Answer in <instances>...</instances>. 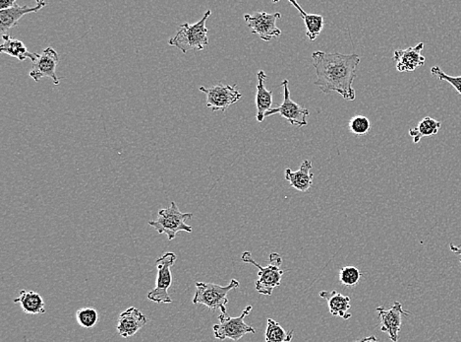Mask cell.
Here are the masks:
<instances>
[{
  "mask_svg": "<svg viewBox=\"0 0 461 342\" xmlns=\"http://www.w3.org/2000/svg\"><path fill=\"white\" fill-rule=\"evenodd\" d=\"M312 59L317 76L315 85L323 93L337 92L345 100H356V92L352 85L360 64L358 55L318 50L313 52Z\"/></svg>",
  "mask_w": 461,
  "mask_h": 342,
  "instance_id": "cell-1",
  "label": "cell"
},
{
  "mask_svg": "<svg viewBox=\"0 0 461 342\" xmlns=\"http://www.w3.org/2000/svg\"><path fill=\"white\" fill-rule=\"evenodd\" d=\"M212 11L207 10L199 22L194 24L184 23L178 29L175 37L171 38L168 44L177 48L183 54H187L189 50H202L209 45L206 23Z\"/></svg>",
  "mask_w": 461,
  "mask_h": 342,
  "instance_id": "cell-2",
  "label": "cell"
},
{
  "mask_svg": "<svg viewBox=\"0 0 461 342\" xmlns=\"http://www.w3.org/2000/svg\"><path fill=\"white\" fill-rule=\"evenodd\" d=\"M243 262L252 264L259 269L258 276L259 279L256 281V290L258 293L265 296H272V291L281 285L282 276L284 271L281 269L282 257L277 252L270 255V264L267 266H261L252 257L250 252H244L241 255Z\"/></svg>",
  "mask_w": 461,
  "mask_h": 342,
  "instance_id": "cell-3",
  "label": "cell"
},
{
  "mask_svg": "<svg viewBox=\"0 0 461 342\" xmlns=\"http://www.w3.org/2000/svg\"><path fill=\"white\" fill-rule=\"evenodd\" d=\"M240 286L238 280L231 279L228 285L221 286L219 284L196 283V292L193 297V304L204 305L211 311H221V314L228 313V294L233 289Z\"/></svg>",
  "mask_w": 461,
  "mask_h": 342,
  "instance_id": "cell-4",
  "label": "cell"
},
{
  "mask_svg": "<svg viewBox=\"0 0 461 342\" xmlns=\"http://www.w3.org/2000/svg\"><path fill=\"white\" fill-rule=\"evenodd\" d=\"M193 218V213H183L175 201L170 202L168 208L159 211L156 220L149 221V225L158 231L159 234H166L168 241L175 239L180 232L192 233V226L187 225L186 221Z\"/></svg>",
  "mask_w": 461,
  "mask_h": 342,
  "instance_id": "cell-5",
  "label": "cell"
},
{
  "mask_svg": "<svg viewBox=\"0 0 461 342\" xmlns=\"http://www.w3.org/2000/svg\"><path fill=\"white\" fill-rule=\"evenodd\" d=\"M177 257L175 252H168L159 257L156 261V269H158V276H156V287L149 292L147 295L148 300L156 304H171L168 288L173 284V276H171V267L175 266Z\"/></svg>",
  "mask_w": 461,
  "mask_h": 342,
  "instance_id": "cell-6",
  "label": "cell"
},
{
  "mask_svg": "<svg viewBox=\"0 0 461 342\" xmlns=\"http://www.w3.org/2000/svg\"><path fill=\"white\" fill-rule=\"evenodd\" d=\"M252 309V306H247L241 313V315L236 318L228 317L226 314L219 315V324L214 325L212 327L214 337L219 339V341L229 339L237 341L246 334H256L254 327L248 326L244 322L246 315H249Z\"/></svg>",
  "mask_w": 461,
  "mask_h": 342,
  "instance_id": "cell-7",
  "label": "cell"
},
{
  "mask_svg": "<svg viewBox=\"0 0 461 342\" xmlns=\"http://www.w3.org/2000/svg\"><path fill=\"white\" fill-rule=\"evenodd\" d=\"M281 87L284 88V101H282L281 105L279 107L272 108L269 112L265 113V117L279 114L284 119L288 120L291 125H296L298 127H306L308 124L307 117L310 115V112L306 108L291 100L287 79H284V81L281 82Z\"/></svg>",
  "mask_w": 461,
  "mask_h": 342,
  "instance_id": "cell-8",
  "label": "cell"
},
{
  "mask_svg": "<svg viewBox=\"0 0 461 342\" xmlns=\"http://www.w3.org/2000/svg\"><path fill=\"white\" fill-rule=\"evenodd\" d=\"M281 18L279 12L267 13L264 11L255 12L254 14H245L244 20L253 34L259 36L261 40L270 42L272 38L281 35V30L277 26V21Z\"/></svg>",
  "mask_w": 461,
  "mask_h": 342,
  "instance_id": "cell-9",
  "label": "cell"
},
{
  "mask_svg": "<svg viewBox=\"0 0 461 342\" xmlns=\"http://www.w3.org/2000/svg\"><path fill=\"white\" fill-rule=\"evenodd\" d=\"M201 92L206 94L207 107L214 112L223 111L226 112L230 106L234 105L242 97L236 85H219L206 88L204 86L199 87Z\"/></svg>",
  "mask_w": 461,
  "mask_h": 342,
  "instance_id": "cell-10",
  "label": "cell"
},
{
  "mask_svg": "<svg viewBox=\"0 0 461 342\" xmlns=\"http://www.w3.org/2000/svg\"><path fill=\"white\" fill-rule=\"evenodd\" d=\"M376 312L381 320V332L388 334L393 342H397L402 329V315H410V313L403 310L400 302H395L388 309H386L385 307H378Z\"/></svg>",
  "mask_w": 461,
  "mask_h": 342,
  "instance_id": "cell-11",
  "label": "cell"
},
{
  "mask_svg": "<svg viewBox=\"0 0 461 342\" xmlns=\"http://www.w3.org/2000/svg\"><path fill=\"white\" fill-rule=\"evenodd\" d=\"M59 64V55L52 47H48L38 57V62L34 64L29 76L34 80L38 82L43 77L52 79L54 85H59L60 77L57 76V64Z\"/></svg>",
  "mask_w": 461,
  "mask_h": 342,
  "instance_id": "cell-12",
  "label": "cell"
},
{
  "mask_svg": "<svg viewBox=\"0 0 461 342\" xmlns=\"http://www.w3.org/2000/svg\"><path fill=\"white\" fill-rule=\"evenodd\" d=\"M148 318L141 311L135 307L128 308L118 317L117 327L118 334L123 339L135 336L140 329H143L148 324Z\"/></svg>",
  "mask_w": 461,
  "mask_h": 342,
  "instance_id": "cell-13",
  "label": "cell"
},
{
  "mask_svg": "<svg viewBox=\"0 0 461 342\" xmlns=\"http://www.w3.org/2000/svg\"><path fill=\"white\" fill-rule=\"evenodd\" d=\"M424 43H419L415 47L405 50H397L393 54V62L400 72H414L418 67L423 66L426 59L422 55Z\"/></svg>",
  "mask_w": 461,
  "mask_h": 342,
  "instance_id": "cell-14",
  "label": "cell"
},
{
  "mask_svg": "<svg viewBox=\"0 0 461 342\" xmlns=\"http://www.w3.org/2000/svg\"><path fill=\"white\" fill-rule=\"evenodd\" d=\"M47 6V2L38 0L37 6L35 7L20 6L16 3L15 6L12 7V8L0 10V30L2 33L7 32L9 29L18 25L19 20L22 17L27 15V14L36 13V12L40 11L41 9Z\"/></svg>",
  "mask_w": 461,
  "mask_h": 342,
  "instance_id": "cell-15",
  "label": "cell"
},
{
  "mask_svg": "<svg viewBox=\"0 0 461 342\" xmlns=\"http://www.w3.org/2000/svg\"><path fill=\"white\" fill-rule=\"evenodd\" d=\"M313 164L311 161L304 160L301 164L299 170L293 171L291 169H286L284 171V178L288 180L291 187L298 192H306L311 189L313 185L314 174L311 172Z\"/></svg>",
  "mask_w": 461,
  "mask_h": 342,
  "instance_id": "cell-16",
  "label": "cell"
},
{
  "mask_svg": "<svg viewBox=\"0 0 461 342\" xmlns=\"http://www.w3.org/2000/svg\"><path fill=\"white\" fill-rule=\"evenodd\" d=\"M320 297L327 301L330 315L334 317L342 318L349 320L351 314L349 313L350 309V297L342 295V293L334 291H321Z\"/></svg>",
  "mask_w": 461,
  "mask_h": 342,
  "instance_id": "cell-17",
  "label": "cell"
},
{
  "mask_svg": "<svg viewBox=\"0 0 461 342\" xmlns=\"http://www.w3.org/2000/svg\"><path fill=\"white\" fill-rule=\"evenodd\" d=\"M257 78V95H256L257 114H256V119L258 122H263L265 119V113L272 109V91L267 90V88H265V81L267 80V74L265 73L264 71L258 72Z\"/></svg>",
  "mask_w": 461,
  "mask_h": 342,
  "instance_id": "cell-18",
  "label": "cell"
},
{
  "mask_svg": "<svg viewBox=\"0 0 461 342\" xmlns=\"http://www.w3.org/2000/svg\"><path fill=\"white\" fill-rule=\"evenodd\" d=\"M3 38V44L0 47V52L1 54L8 55L9 57H15V59L24 62L26 59H31L32 62H38L40 55L37 52H30L24 43L20 40H17L15 38H12L9 35L2 36Z\"/></svg>",
  "mask_w": 461,
  "mask_h": 342,
  "instance_id": "cell-19",
  "label": "cell"
},
{
  "mask_svg": "<svg viewBox=\"0 0 461 342\" xmlns=\"http://www.w3.org/2000/svg\"><path fill=\"white\" fill-rule=\"evenodd\" d=\"M14 303L21 306L25 314L38 315L45 314V304L42 296L36 291L21 290Z\"/></svg>",
  "mask_w": 461,
  "mask_h": 342,
  "instance_id": "cell-20",
  "label": "cell"
},
{
  "mask_svg": "<svg viewBox=\"0 0 461 342\" xmlns=\"http://www.w3.org/2000/svg\"><path fill=\"white\" fill-rule=\"evenodd\" d=\"M291 6L295 7L299 13H300L301 18L303 19L304 24L306 27V36L311 42H314L320 36L322 32L323 26H325V18L323 16L319 15V14H309L303 10L302 7L299 6L296 1H289Z\"/></svg>",
  "mask_w": 461,
  "mask_h": 342,
  "instance_id": "cell-21",
  "label": "cell"
},
{
  "mask_svg": "<svg viewBox=\"0 0 461 342\" xmlns=\"http://www.w3.org/2000/svg\"><path fill=\"white\" fill-rule=\"evenodd\" d=\"M441 127V122L433 117H424L414 129H409V136L414 139V143H418L423 137L434 136L438 134Z\"/></svg>",
  "mask_w": 461,
  "mask_h": 342,
  "instance_id": "cell-22",
  "label": "cell"
},
{
  "mask_svg": "<svg viewBox=\"0 0 461 342\" xmlns=\"http://www.w3.org/2000/svg\"><path fill=\"white\" fill-rule=\"evenodd\" d=\"M292 339L293 331L286 332L276 320L270 318L268 319L265 332V342H291Z\"/></svg>",
  "mask_w": 461,
  "mask_h": 342,
  "instance_id": "cell-23",
  "label": "cell"
},
{
  "mask_svg": "<svg viewBox=\"0 0 461 342\" xmlns=\"http://www.w3.org/2000/svg\"><path fill=\"white\" fill-rule=\"evenodd\" d=\"M76 320L80 327L92 329L98 324V311L95 308H82L76 312Z\"/></svg>",
  "mask_w": 461,
  "mask_h": 342,
  "instance_id": "cell-24",
  "label": "cell"
},
{
  "mask_svg": "<svg viewBox=\"0 0 461 342\" xmlns=\"http://www.w3.org/2000/svg\"><path fill=\"white\" fill-rule=\"evenodd\" d=\"M349 129L353 136H367L371 129V122L368 117H364V115H354L349 120Z\"/></svg>",
  "mask_w": 461,
  "mask_h": 342,
  "instance_id": "cell-25",
  "label": "cell"
},
{
  "mask_svg": "<svg viewBox=\"0 0 461 342\" xmlns=\"http://www.w3.org/2000/svg\"><path fill=\"white\" fill-rule=\"evenodd\" d=\"M362 272L356 266H344L340 269L339 280L346 287H353L358 284Z\"/></svg>",
  "mask_w": 461,
  "mask_h": 342,
  "instance_id": "cell-26",
  "label": "cell"
},
{
  "mask_svg": "<svg viewBox=\"0 0 461 342\" xmlns=\"http://www.w3.org/2000/svg\"><path fill=\"white\" fill-rule=\"evenodd\" d=\"M431 74L436 77L438 80L446 81L450 83L453 88L458 91V93L461 95V76H451L445 73V71H441V67L436 66L432 67Z\"/></svg>",
  "mask_w": 461,
  "mask_h": 342,
  "instance_id": "cell-27",
  "label": "cell"
},
{
  "mask_svg": "<svg viewBox=\"0 0 461 342\" xmlns=\"http://www.w3.org/2000/svg\"><path fill=\"white\" fill-rule=\"evenodd\" d=\"M15 0H0V10H6L15 6Z\"/></svg>",
  "mask_w": 461,
  "mask_h": 342,
  "instance_id": "cell-28",
  "label": "cell"
},
{
  "mask_svg": "<svg viewBox=\"0 0 461 342\" xmlns=\"http://www.w3.org/2000/svg\"><path fill=\"white\" fill-rule=\"evenodd\" d=\"M450 249L451 252H453V254L460 255L461 257V245H460V247H458V245L450 244ZM460 264H461V259H460Z\"/></svg>",
  "mask_w": 461,
  "mask_h": 342,
  "instance_id": "cell-29",
  "label": "cell"
},
{
  "mask_svg": "<svg viewBox=\"0 0 461 342\" xmlns=\"http://www.w3.org/2000/svg\"><path fill=\"white\" fill-rule=\"evenodd\" d=\"M356 342H378V339H376L375 336H371L364 337V339H360V341H357Z\"/></svg>",
  "mask_w": 461,
  "mask_h": 342,
  "instance_id": "cell-30",
  "label": "cell"
}]
</instances>
